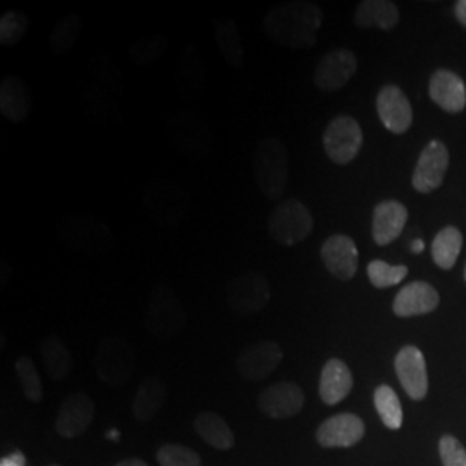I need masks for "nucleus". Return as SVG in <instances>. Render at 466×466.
Listing matches in <instances>:
<instances>
[{
    "mask_svg": "<svg viewBox=\"0 0 466 466\" xmlns=\"http://www.w3.org/2000/svg\"><path fill=\"white\" fill-rule=\"evenodd\" d=\"M321 25V7L306 0L277 4L263 17V30L268 38L285 49L313 47Z\"/></svg>",
    "mask_w": 466,
    "mask_h": 466,
    "instance_id": "nucleus-1",
    "label": "nucleus"
},
{
    "mask_svg": "<svg viewBox=\"0 0 466 466\" xmlns=\"http://www.w3.org/2000/svg\"><path fill=\"white\" fill-rule=\"evenodd\" d=\"M57 235L69 249L90 258L109 254L117 246L109 223L94 215H67L57 225Z\"/></svg>",
    "mask_w": 466,
    "mask_h": 466,
    "instance_id": "nucleus-2",
    "label": "nucleus"
},
{
    "mask_svg": "<svg viewBox=\"0 0 466 466\" xmlns=\"http://www.w3.org/2000/svg\"><path fill=\"white\" fill-rule=\"evenodd\" d=\"M254 178L261 194L271 200L282 199L289 184V152L280 138L267 137L254 150Z\"/></svg>",
    "mask_w": 466,
    "mask_h": 466,
    "instance_id": "nucleus-3",
    "label": "nucleus"
},
{
    "mask_svg": "<svg viewBox=\"0 0 466 466\" xmlns=\"http://www.w3.org/2000/svg\"><path fill=\"white\" fill-rule=\"evenodd\" d=\"M190 206V194L180 184L152 180L144 188V209L147 217L165 228L180 227L188 217Z\"/></svg>",
    "mask_w": 466,
    "mask_h": 466,
    "instance_id": "nucleus-4",
    "label": "nucleus"
},
{
    "mask_svg": "<svg viewBox=\"0 0 466 466\" xmlns=\"http://www.w3.org/2000/svg\"><path fill=\"white\" fill-rule=\"evenodd\" d=\"M167 134L175 150L190 161L206 159L215 146V137L208 123L190 113L167 117Z\"/></svg>",
    "mask_w": 466,
    "mask_h": 466,
    "instance_id": "nucleus-5",
    "label": "nucleus"
},
{
    "mask_svg": "<svg viewBox=\"0 0 466 466\" xmlns=\"http://www.w3.org/2000/svg\"><path fill=\"white\" fill-rule=\"evenodd\" d=\"M187 325L184 306L177 294L165 283L152 287L146 306V327L152 335L161 339H173Z\"/></svg>",
    "mask_w": 466,
    "mask_h": 466,
    "instance_id": "nucleus-6",
    "label": "nucleus"
},
{
    "mask_svg": "<svg viewBox=\"0 0 466 466\" xmlns=\"http://www.w3.org/2000/svg\"><path fill=\"white\" fill-rule=\"evenodd\" d=\"M315 219L298 199H285L268 217V233L280 246H296L313 232Z\"/></svg>",
    "mask_w": 466,
    "mask_h": 466,
    "instance_id": "nucleus-7",
    "label": "nucleus"
},
{
    "mask_svg": "<svg viewBox=\"0 0 466 466\" xmlns=\"http://www.w3.org/2000/svg\"><path fill=\"white\" fill-rule=\"evenodd\" d=\"M94 370L102 382L123 385L135 371L134 346L121 335H109L100 342L94 356Z\"/></svg>",
    "mask_w": 466,
    "mask_h": 466,
    "instance_id": "nucleus-8",
    "label": "nucleus"
},
{
    "mask_svg": "<svg viewBox=\"0 0 466 466\" xmlns=\"http://www.w3.org/2000/svg\"><path fill=\"white\" fill-rule=\"evenodd\" d=\"M227 304L235 315L259 313L271 299V285L259 271H246L233 277L225 289Z\"/></svg>",
    "mask_w": 466,
    "mask_h": 466,
    "instance_id": "nucleus-9",
    "label": "nucleus"
},
{
    "mask_svg": "<svg viewBox=\"0 0 466 466\" xmlns=\"http://www.w3.org/2000/svg\"><path fill=\"white\" fill-rule=\"evenodd\" d=\"M323 147L335 165L346 167L356 159L363 147V130L354 117H333L323 134Z\"/></svg>",
    "mask_w": 466,
    "mask_h": 466,
    "instance_id": "nucleus-10",
    "label": "nucleus"
},
{
    "mask_svg": "<svg viewBox=\"0 0 466 466\" xmlns=\"http://www.w3.org/2000/svg\"><path fill=\"white\" fill-rule=\"evenodd\" d=\"M283 360V350L275 340H263L242 350L237 358V371L248 382L268 379Z\"/></svg>",
    "mask_w": 466,
    "mask_h": 466,
    "instance_id": "nucleus-11",
    "label": "nucleus"
},
{
    "mask_svg": "<svg viewBox=\"0 0 466 466\" xmlns=\"http://www.w3.org/2000/svg\"><path fill=\"white\" fill-rule=\"evenodd\" d=\"M358 59L350 49L330 50L325 54L315 69V85L323 92H335L350 84L356 75Z\"/></svg>",
    "mask_w": 466,
    "mask_h": 466,
    "instance_id": "nucleus-12",
    "label": "nucleus"
},
{
    "mask_svg": "<svg viewBox=\"0 0 466 466\" xmlns=\"http://www.w3.org/2000/svg\"><path fill=\"white\" fill-rule=\"evenodd\" d=\"M450 167V152L448 147L433 140L423 152L420 154L415 173H413V187L420 194H431L437 190L448 173Z\"/></svg>",
    "mask_w": 466,
    "mask_h": 466,
    "instance_id": "nucleus-13",
    "label": "nucleus"
},
{
    "mask_svg": "<svg viewBox=\"0 0 466 466\" xmlns=\"http://www.w3.org/2000/svg\"><path fill=\"white\" fill-rule=\"evenodd\" d=\"M304 406V392L298 383L279 382L261 390L258 398L259 411L268 418L283 420L299 415Z\"/></svg>",
    "mask_w": 466,
    "mask_h": 466,
    "instance_id": "nucleus-14",
    "label": "nucleus"
},
{
    "mask_svg": "<svg viewBox=\"0 0 466 466\" xmlns=\"http://www.w3.org/2000/svg\"><path fill=\"white\" fill-rule=\"evenodd\" d=\"M321 261L329 269V273L337 280L348 282L354 279V275L358 271L360 254H358V248L350 237L337 233L323 242Z\"/></svg>",
    "mask_w": 466,
    "mask_h": 466,
    "instance_id": "nucleus-15",
    "label": "nucleus"
},
{
    "mask_svg": "<svg viewBox=\"0 0 466 466\" xmlns=\"http://www.w3.org/2000/svg\"><path fill=\"white\" fill-rule=\"evenodd\" d=\"M96 404L90 396L76 392L63 400L56 418V431L65 439L84 435L94 421Z\"/></svg>",
    "mask_w": 466,
    "mask_h": 466,
    "instance_id": "nucleus-16",
    "label": "nucleus"
},
{
    "mask_svg": "<svg viewBox=\"0 0 466 466\" xmlns=\"http://www.w3.org/2000/svg\"><path fill=\"white\" fill-rule=\"evenodd\" d=\"M394 367L404 392L411 400H425L429 392V375L423 352L415 346H406L398 352Z\"/></svg>",
    "mask_w": 466,
    "mask_h": 466,
    "instance_id": "nucleus-17",
    "label": "nucleus"
},
{
    "mask_svg": "<svg viewBox=\"0 0 466 466\" xmlns=\"http://www.w3.org/2000/svg\"><path fill=\"white\" fill-rule=\"evenodd\" d=\"M377 113L383 127L400 135L410 130L413 123V109L406 94L396 85H385L377 96Z\"/></svg>",
    "mask_w": 466,
    "mask_h": 466,
    "instance_id": "nucleus-18",
    "label": "nucleus"
},
{
    "mask_svg": "<svg viewBox=\"0 0 466 466\" xmlns=\"http://www.w3.org/2000/svg\"><path fill=\"white\" fill-rule=\"evenodd\" d=\"M365 437L363 420L352 413H340L325 420L317 431V441L323 448H352Z\"/></svg>",
    "mask_w": 466,
    "mask_h": 466,
    "instance_id": "nucleus-19",
    "label": "nucleus"
},
{
    "mask_svg": "<svg viewBox=\"0 0 466 466\" xmlns=\"http://www.w3.org/2000/svg\"><path fill=\"white\" fill-rule=\"evenodd\" d=\"M34 109V96L26 82L9 75L0 84V113L11 123H23Z\"/></svg>",
    "mask_w": 466,
    "mask_h": 466,
    "instance_id": "nucleus-20",
    "label": "nucleus"
},
{
    "mask_svg": "<svg viewBox=\"0 0 466 466\" xmlns=\"http://www.w3.org/2000/svg\"><path fill=\"white\" fill-rule=\"evenodd\" d=\"M429 92L433 102L446 113H461L466 107L465 82L450 69H439L431 78Z\"/></svg>",
    "mask_w": 466,
    "mask_h": 466,
    "instance_id": "nucleus-21",
    "label": "nucleus"
},
{
    "mask_svg": "<svg viewBox=\"0 0 466 466\" xmlns=\"http://www.w3.org/2000/svg\"><path fill=\"white\" fill-rule=\"evenodd\" d=\"M408 221V209L400 200H383L373 209L371 235L379 246H387L400 237Z\"/></svg>",
    "mask_w": 466,
    "mask_h": 466,
    "instance_id": "nucleus-22",
    "label": "nucleus"
},
{
    "mask_svg": "<svg viewBox=\"0 0 466 466\" xmlns=\"http://www.w3.org/2000/svg\"><path fill=\"white\" fill-rule=\"evenodd\" d=\"M439 300V294L431 283L413 282L400 289L392 309L400 318L420 317L432 313Z\"/></svg>",
    "mask_w": 466,
    "mask_h": 466,
    "instance_id": "nucleus-23",
    "label": "nucleus"
},
{
    "mask_svg": "<svg viewBox=\"0 0 466 466\" xmlns=\"http://www.w3.org/2000/svg\"><path fill=\"white\" fill-rule=\"evenodd\" d=\"M352 373L350 367L333 358L330 361L325 363V367L321 370V377H319V398L325 404H339L340 400H346L352 390Z\"/></svg>",
    "mask_w": 466,
    "mask_h": 466,
    "instance_id": "nucleus-24",
    "label": "nucleus"
},
{
    "mask_svg": "<svg viewBox=\"0 0 466 466\" xmlns=\"http://www.w3.org/2000/svg\"><path fill=\"white\" fill-rule=\"evenodd\" d=\"M167 400V389L161 379L147 377L138 385L134 400V417L140 423H149L159 415Z\"/></svg>",
    "mask_w": 466,
    "mask_h": 466,
    "instance_id": "nucleus-25",
    "label": "nucleus"
},
{
    "mask_svg": "<svg viewBox=\"0 0 466 466\" xmlns=\"http://www.w3.org/2000/svg\"><path fill=\"white\" fill-rule=\"evenodd\" d=\"M204 84V65L199 50L188 46L182 50L177 66V90L184 99H194Z\"/></svg>",
    "mask_w": 466,
    "mask_h": 466,
    "instance_id": "nucleus-26",
    "label": "nucleus"
},
{
    "mask_svg": "<svg viewBox=\"0 0 466 466\" xmlns=\"http://www.w3.org/2000/svg\"><path fill=\"white\" fill-rule=\"evenodd\" d=\"M400 23V9L389 0H363L354 13V25L360 28L392 30Z\"/></svg>",
    "mask_w": 466,
    "mask_h": 466,
    "instance_id": "nucleus-27",
    "label": "nucleus"
},
{
    "mask_svg": "<svg viewBox=\"0 0 466 466\" xmlns=\"http://www.w3.org/2000/svg\"><path fill=\"white\" fill-rule=\"evenodd\" d=\"M194 429L200 439L215 450H232L235 444V435L228 421L215 411L199 413L194 420Z\"/></svg>",
    "mask_w": 466,
    "mask_h": 466,
    "instance_id": "nucleus-28",
    "label": "nucleus"
},
{
    "mask_svg": "<svg viewBox=\"0 0 466 466\" xmlns=\"http://www.w3.org/2000/svg\"><path fill=\"white\" fill-rule=\"evenodd\" d=\"M40 356L50 380H65L73 370V356L57 335H47L42 340Z\"/></svg>",
    "mask_w": 466,
    "mask_h": 466,
    "instance_id": "nucleus-29",
    "label": "nucleus"
},
{
    "mask_svg": "<svg viewBox=\"0 0 466 466\" xmlns=\"http://www.w3.org/2000/svg\"><path fill=\"white\" fill-rule=\"evenodd\" d=\"M215 38H217L218 49L223 56L225 63L233 69L244 67L246 52H244V44H242V35L238 32L233 19L225 17V19L218 21Z\"/></svg>",
    "mask_w": 466,
    "mask_h": 466,
    "instance_id": "nucleus-30",
    "label": "nucleus"
},
{
    "mask_svg": "<svg viewBox=\"0 0 466 466\" xmlns=\"http://www.w3.org/2000/svg\"><path fill=\"white\" fill-rule=\"evenodd\" d=\"M463 248V235L456 227H446L435 235L432 242L433 263L441 269H451L456 265Z\"/></svg>",
    "mask_w": 466,
    "mask_h": 466,
    "instance_id": "nucleus-31",
    "label": "nucleus"
},
{
    "mask_svg": "<svg viewBox=\"0 0 466 466\" xmlns=\"http://www.w3.org/2000/svg\"><path fill=\"white\" fill-rule=\"evenodd\" d=\"M82 32H84V19L78 15L61 17L50 32V52L56 56L66 54L80 42Z\"/></svg>",
    "mask_w": 466,
    "mask_h": 466,
    "instance_id": "nucleus-32",
    "label": "nucleus"
},
{
    "mask_svg": "<svg viewBox=\"0 0 466 466\" xmlns=\"http://www.w3.org/2000/svg\"><path fill=\"white\" fill-rule=\"evenodd\" d=\"M169 40L167 34L146 35L134 44L128 49V57L137 66H147L159 61L167 54Z\"/></svg>",
    "mask_w": 466,
    "mask_h": 466,
    "instance_id": "nucleus-33",
    "label": "nucleus"
},
{
    "mask_svg": "<svg viewBox=\"0 0 466 466\" xmlns=\"http://www.w3.org/2000/svg\"><path fill=\"white\" fill-rule=\"evenodd\" d=\"M375 408L382 418V423L390 431H400L402 425V406L392 387L380 385L375 390Z\"/></svg>",
    "mask_w": 466,
    "mask_h": 466,
    "instance_id": "nucleus-34",
    "label": "nucleus"
},
{
    "mask_svg": "<svg viewBox=\"0 0 466 466\" xmlns=\"http://www.w3.org/2000/svg\"><path fill=\"white\" fill-rule=\"evenodd\" d=\"M16 375L23 389L25 398L30 402H40L44 400V385L40 373L35 367L34 360L30 356H21L16 361Z\"/></svg>",
    "mask_w": 466,
    "mask_h": 466,
    "instance_id": "nucleus-35",
    "label": "nucleus"
},
{
    "mask_svg": "<svg viewBox=\"0 0 466 466\" xmlns=\"http://www.w3.org/2000/svg\"><path fill=\"white\" fill-rule=\"evenodd\" d=\"M30 21L23 13L7 11L0 17V44L4 47H13L21 42L28 32Z\"/></svg>",
    "mask_w": 466,
    "mask_h": 466,
    "instance_id": "nucleus-36",
    "label": "nucleus"
},
{
    "mask_svg": "<svg viewBox=\"0 0 466 466\" xmlns=\"http://www.w3.org/2000/svg\"><path fill=\"white\" fill-rule=\"evenodd\" d=\"M368 279L373 287L377 289H389L394 287L398 283L402 282L408 275V268L404 265L392 267L389 263H385L382 259H375L371 261L367 268Z\"/></svg>",
    "mask_w": 466,
    "mask_h": 466,
    "instance_id": "nucleus-37",
    "label": "nucleus"
},
{
    "mask_svg": "<svg viewBox=\"0 0 466 466\" xmlns=\"http://www.w3.org/2000/svg\"><path fill=\"white\" fill-rule=\"evenodd\" d=\"M157 463L161 466H200V456L182 444H163L157 450Z\"/></svg>",
    "mask_w": 466,
    "mask_h": 466,
    "instance_id": "nucleus-38",
    "label": "nucleus"
},
{
    "mask_svg": "<svg viewBox=\"0 0 466 466\" xmlns=\"http://www.w3.org/2000/svg\"><path fill=\"white\" fill-rule=\"evenodd\" d=\"M439 451L444 466H466V450L456 437H442L439 442Z\"/></svg>",
    "mask_w": 466,
    "mask_h": 466,
    "instance_id": "nucleus-39",
    "label": "nucleus"
},
{
    "mask_svg": "<svg viewBox=\"0 0 466 466\" xmlns=\"http://www.w3.org/2000/svg\"><path fill=\"white\" fill-rule=\"evenodd\" d=\"M0 466H26V458L21 451H16L9 456H4L2 461H0Z\"/></svg>",
    "mask_w": 466,
    "mask_h": 466,
    "instance_id": "nucleus-40",
    "label": "nucleus"
},
{
    "mask_svg": "<svg viewBox=\"0 0 466 466\" xmlns=\"http://www.w3.org/2000/svg\"><path fill=\"white\" fill-rule=\"evenodd\" d=\"M454 15L458 17V21L466 28V0H460L454 5Z\"/></svg>",
    "mask_w": 466,
    "mask_h": 466,
    "instance_id": "nucleus-41",
    "label": "nucleus"
},
{
    "mask_svg": "<svg viewBox=\"0 0 466 466\" xmlns=\"http://www.w3.org/2000/svg\"><path fill=\"white\" fill-rule=\"evenodd\" d=\"M116 466H149L144 460L140 458H128V460H123L119 461Z\"/></svg>",
    "mask_w": 466,
    "mask_h": 466,
    "instance_id": "nucleus-42",
    "label": "nucleus"
},
{
    "mask_svg": "<svg viewBox=\"0 0 466 466\" xmlns=\"http://www.w3.org/2000/svg\"><path fill=\"white\" fill-rule=\"evenodd\" d=\"M423 249H425V242H423V240H420V238H417V240H413V244H411V250H413L415 254H420V252H423Z\"/></svg>",
    "mask_w": 466,
    "mask_h": 466,
    "instance_id": "nucleus-43",
    "label": "nucleus"
},
{
    "mask_svg": "<svg viewBox=\"0 0 466 466\" xmlns=\"http://www.w3.org/2000/svg\"><path fill=\"white\" fill-rule=\"evenodd\" d=\"M465 280H466V268H465Z\"/></svg>",
    "mask_w": 466,
    "mask_h": 466,
    "instance_id": "nucleus-44",
    "label": "nucleus"
}]
</instances>
